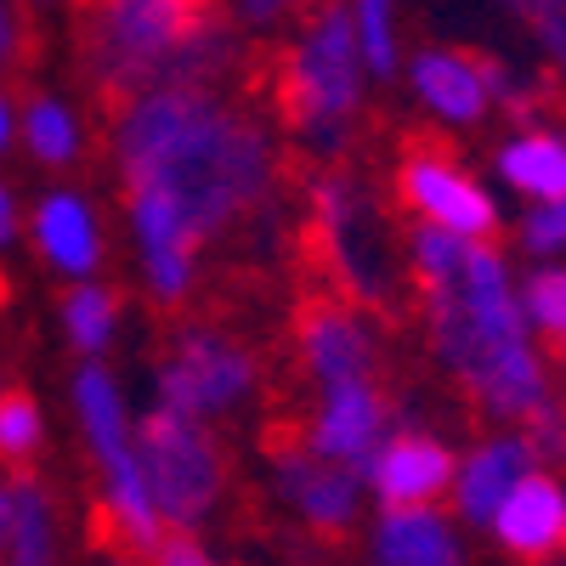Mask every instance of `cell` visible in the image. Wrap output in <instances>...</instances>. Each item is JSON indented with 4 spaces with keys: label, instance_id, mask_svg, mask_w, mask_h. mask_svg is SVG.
Segmentation results:
<instances>
[{
    "label": "cell",
    "instance_id": "11",
    "mask_svg": "<svg viewBox=\"0 0 566 566\" xmlns=\"http://www.w3.org/2000/svg\"><path fill=\"white\" fill-rule=\"evenodd\" d=\"M295 357L312 391H335L357 380H380V328L352 301H312L295 317Z\"/></svg>",
    "mask_w": 566,
    "mask_h": 566
},
{
    "label": "cell",
    "instance_id": "10",
    "mask_svg": "<svg viewBox=\"0 0 566 566\" xmlns=\"http://www.w3.org/2000/svg\"><path fill=\"white\" fill-rule=\"evenodd\" d=\"M29 250L52 272L63 290L74 283H97L108 266V221L97 199L74 181H57L29 205Z\"/></svg>",
    "mask_w": 566,
    "mask_h": 566
},
{
    "label": "cell",
    "instance_id": "4",
    "mask_svg": "<svg viewBox=\"0 0 566 566\" xmlns=\"http://www.w3.org/2000/svg\"><path fill=\"white\" fill-rule=\"evenodd\" d=\"M277 97H283V125L312 159H340L352 148L368 97V69L352 34V12L340 0H317L306 12L301 34L283 52Z\"/></svg>",
    "mask_w": 566,
    "mask_h": 566
},
{
    "label": "cell",
    "instance_id": "6",
    "mask_svg": "<svg viewBox=\"0 0 566 566\" xmlns=\"http://www.w3.org/2000/svg\"><path fill=\"white\" fill-rule=\"evenodd\" d=\"M148 391H154L148 408L199 419V424H227L261 397V357L227 323L187 317L165 335V352L154 357V374H148Z\"/></svg>",
    "mask_w": 566,
    "mask_h": 566
},
{
    "label": "cell",
    "instance_id": "35",
    "mask_svg": "<svg viewBox=\"0 0 566 566\" xmlns=\"http://www.w3.org/2000/svg\"><path fill=\"white\" fill-rule=\"evenodd\" d=\"M18 148V103H12V91L0 85V159H7Z\"/></svg>",
    "mask_w": 566,
    "mask_h": 566
},
{
    "label": "cell",
    "instance_id": "14",
    "mask_svg": "<svg viewBox=\"0 0 566 566\" xmlns=\"http://www.w3.org/2000/svg\"><path fill=\"white\" fill-rule=\"evenodd\" d=\"M538 464L527 431H488L476 437L464 453H459V470H453V488H448V510H453V522L470 533H488L493 527V515L504 510V499L522 488Z\"/></svg>",
    "mask_w": 566,
    "mask_h": 566
},
{
    "label": "cell",
    "instance_id": "16",
    "mask_svg": "<svg viewBox=\"0 0 566 566\" xmlns=\"http://www.w3.org/2000/svg\"><path fill=\"white\" fill-rule=\"evenodd\" d=\"M493 549L515 566H549L566 555V476L560 470H533V476L504 499V510L488 527Z\"/></svg>",
    "mask_w": 566,
    "mask_h": 566
},
{
    "label": "cell",
    "instance_id": "21",
    "mask_svg": "<svg viewBox=\"0 0 566 566\" xmlns=\"http://www.w3.org/2000/svg\"><path fill=\"white\" fill-rule=\"evenodd\" d=\"M493 176L527 205H560L566 199V130L522 125L493 148Z\"/></svg>",
    "mask_w": 566,
    "mask_h": 566
},
{
    "label": "cell",
    "instance_id": "34",
    "mask_svg": "<svg viewBox=\"0 0 566 566\" xmlns=\"http://www.w3.org/2000/svg\"><path fill=\"white\" fill-rule=\"evenodd\" d=\"M154 566H221V560L205 555L199 538H165V549L154 555Z\"/></svg>",
    "mask_w": 566,
    "mask_h": 566
},
{
    "label": "cell",
    "instance_id": "38",
    "mask_svg": "<svg viewBox=\"0 0 566 566\" xmlns=\"http://www.w3.org/2000/svg\"><path fill=\"white\" fill-rule=\"evenodd\" d=\"M555 368H560V374H566V335H560V340H555Z\"/></svg>",
    "mask_w": 566,
    "mask_h": 566
},
{
    "label": "cell",
    "instance_id": "7",
    "mask_svg": "<svg viewBox=\"0 0 566 566\" xmlns=\"http://www.w3.org/2000/svg\"><path fill=\"white\" fill-rule=\"evenodd\" d=\"M306 205H312L317 244L340 277V301H352V306L386 301L391 295V250H386V232H380V216H374L368 187L352 170L328 165L306 181Z\"/></svg>",
    "mask_w": 566,
    "mask_h": 566
},
{
    "label": "cell",
    "instance_id": "36",
    "mask_svg": "<svg viewBox=\"0 0 566 566\" xmlns=\"http://www.w3.org/2000/svg\"><path fill=\"white\" fill-rule=\"evenodd\" d=\"M7 522H12V499H7V476H0V549H7Z\"/></svg>",
    "mask_w": 566,
    "mask_h": 566
},
{
    "label": "cell",
    "instance_id": "19",
    "mask_svg": "<svg viewBox=\"0 0 566 566\" xmlns=\"http://www.w3.org/2000/svg\"><path fill=\"white\" fill-rule=\"evenodd\" d=\"M91 476H97V515H103V533L114 538V549L130 555V560H154L170 533L159 522V504L148 493V476H142L136 448L91 464Z\"/></svg>",
    "mask_w": 566,
    "mask_h": 566
},
{
    "label": "cell",
    "instance_id": "28",
    "mask_svg": "<svg viewBox=\"0 0 566 566\" xmlns=\"http://www.w3.org/2000/svg\"><path fill=\"white\" fill-rule=\"evenodd\" d=\"M515 250L533 266L544 261H566V199L560 205H527L515 221Z\"/></svg>",
    "mask_w": 566,
    "mask_h": 566
},
{
    "label": "cell",
    "instance_id": "12",
    "mask_svg": "<svg viewBox=\"0 0 566 566\" xmlns=\"http://www.w3.org/2000/svg\"><path fill=\"white\" fill-rule=\"evenodd\" d=\"M391 437H397V413H391V397L380 391V380L317 391V402L306 413V431H301V442L317 459L352 470V476H368V464L386 453Z\"/></svg>",
    "mask_w": 566,
    "mask_h": 566
},
{
    "label": "cell",
    "instance_id": "2",
    "mask_svg": "<svg viewBox=\"0 0 566 566\" xmlns=\"http://www.w3.org/2000/svg\"><path fill=\"white\" fill-rule=\"evenodd\" d=\"M424 352L476 402L488 431H522L555 402V368L522 317V272L499 244H470L464 266L419 290Z\"/></svg>",
    "mask_w": 566,
    "mask_h": 566
},
{
    "label": "cell",
    "instance_id": "29",
    "mask_svg": "<svg viewBox=\"0 0 566 566\" xmlns=\"http://www.w3.org/2000/svg\"><path fill=\"white\" fill-rule=\"evenodd\" d=\"M510 7H515V18L527 23L544 63L555 74H566V0H510Z\"/></svg>",
    "mask_w": 566,
    "mask_h": 566
},
{
    "label": "cell",
    "instance_id": "37",
    "mask_svg": "<svg viewBox=\"0 0 566 566\" xmlns=\"http://www.w3.org/2000/svg\"><path fill=\"white\" fill-rule=\"evenodd\" d=\"M97 566H142V560H130V555H119V549H114V555H103Z\"/></svg>",
    "mask_w": 566,
    "mask_h": 566
},
{
    "label": "cell",
    "instance_id": "27",
    "mask_svg": "<svg viewBox=\"0 0 566 566\" xmlns=\"http://www.w3.org/2000/svg\"><path fill=\"white\" fill-rule=\"evenodd\" d=\"M522 317L533 340H560L566 335V261H544L522 272Z\"/></svg>",
    "mask_w": 566,
    "mask_h": 566
},
{
    "label": "cell",
    "instance_id": "5",
    "mask_svg": "<svg viewBox=\"0 0 566 566\" xmlns=\"http://www.w3.org/2000/svg\"><path fill=\"white\" fill-rule=\"evenodd\" d=\"M136 459L148 493L159 504V522L170 538H205L232 493V459L216 437V424L181 419L165 408L136 413Z\"/></svg>",
    "mask_w": 566,
    "mask_h": 566
},
{
    "label": "cell",
    "instance_id": "9",
    "mask_svg": "<svg viewBox=\"0 0 566 566\" xmlns=\"http://www.w3.org/2000/svg\"><path fill=\"white\" fill-rule=\"evenodd\" d=\"M266 493L312 538H346L352 527H363V510H368L363 476L317 459L306 442L272 448V459H266Z\"/></svg>",
    "mask_w": 566,
    "mask_h": 566
},
{
    "label": "cell",
    "instance_id": "40",
    "mask_svg": "<svg viewBox=\"0 0 566 566\" xmlns=\"http://www.w3.org/2000/svg\"><path fill=\"white\" fill-rule=\"evenodd\" d=\"M549 566H566V555H560V560H549Z\"/></svg>",
    "mask_w": 566,
    "mask_h": 566
},
{
    "label": "cell",
    "instance_id": "32",
    "mask_svg": "<svg viewBox=\"0 0 566 566\" xmlns=\"http://www.w3.org/2000/svg\"><path fill=\"white\" fill-rule=\"evenodd\" d=\"M290 12H295V0H232V18L244 29H277Z\"/></svg>",
    "mask_w": 566,
    "mask_h": 566
},
{
    "label": "cell",
    "instance_id": "23",
    "mask_svg": "<svg viewBox=\"0 0 566 566\" xmlns=\"http://www.w3.org/2000/svg\"><path fill=\"white\" fill-rule=\"evenodd\" d=\"M18 148L40 165V170H74L91 148L85 136V119L69 97H52V91H40V97H29L18 108Z\"/></svg>",
    "mask_w": 566,
    "mask_h": 566
},
{
    "label": "cell",
    "instance_id": "15",
    "mask_svg": "<svg viewBox=\"0 0 566 566\" xmlns=\"http://www.w3.org/2000/svg\"><path fill=\"white\" fill-rule=\"evenodd\" d=\"M459 453L442 442V431H424V424H402L386 442V453L368 464V504L374 510H424V504H448Z\"/></svg>",
    "mask_w": 566,
    "mask_h": 566
},
{
    "label": "cell",
    "instance_id": "33",
    "mask_svg": "<svg viewBox=\"0 0 566 566\" xmlns=\"http://www.w3.org/2000/svg\"><path fill=\"white\" fill-rule=\"evenodd\" d=\"M18 57H23V18H18L12 0H0V74H7Z\"/></svg>",
    "mask_w": 566,
    "mask_h": 566
},
{
    "label": "cell",
    "instance_id": "24",
    "mask_svg": "<svg viewBox=\"0 0 566 566\" xmlns=\"http://www.w3.org/2000/svg\"><path fill=\"white\" fill-rule=\"evenodd\" d=\"M57 328H63V346L80 363H108V352L119 346V328H125V301L114 283H74L57 301Z\"/></svg>",
    "mask_w": 566,
    "mask_h": 566
},
{
    "label": "cell",
    "instance_id": "17",
    "mask_svg": "<svg viewBox=\"0 0 566 566\" xmlns=\"http://www.w3.org/2000/svg\"><path fill=\"white\" fill-rule=\"evenodd\" d=\"M368 566H470V538L448 504L424 510H374L363 533Z\"/></svg>",
    "mask_w": 566,
    "mask_h": 566
},
{
    "label": "cell",
    "instance_id": "18",
    "mask_svg": "<svg viewBox=\"0 0 566 566\" xmlns=\"http://www.w3.org/2000/svg\"><path fill=\"white\" fill-rule=\"evenodd\" d=\"M408 91L413 103L431 114L448 130H476L493 114L488 97V80H482V57L476 52H459V45H424V52L408 57Z\"/></svg>",
    "mask_w": 566,
    "mask_h": 566
},
{
    "label": "cell",
    "instance_id": "1",
    "mask_svg": "<svg viewBox=\"0 0 566 566\" xmlns=\"http://www.w3.org/2000/svg\"><path fill=\"white\" fill-rule=\"evenodd\" d=\"M108 154L119 193L165 205L210 250L277 193V136L210 85H154L114 108Z\"/></svg>",
    "mask_w": 566,
    "mask_h": 566
},
{
    "label": "cell",
    "instance_id": "26",
    "mask_svg": "<svg viewBox=\"0 0 566 566\" xmlns=\"http://www.w3.org/2000/svg\"><path fill=\"white\" fill-rule=\"evenodd\" d=\"M352 34L368 80H397L402 74V45H397V0H346Z\"/></svg>",
    "mask_w": 566,
    "mask_h": 566
},
{
    "label": "cell",
    "instance_id": "3",
    "mask_svg": "<svg viewBox=\"0 0 566 566\" xmlns=\"http://www.w3.org/2000/svg\"><path fill=\"white\" fill-rule=\"evenodd\" d=\"M244 45L216 0H85L80 63L114 103L154 85H210L239 69Z\"/></svg>",
    "mask_w": 566,
    "mask_h": 566
},
{
    "label": "cell",
    "instance_id": "13",
    "mask_svg": "<svg viewBox=\"0 0 566 566\" xmlns=\"http://www.w3.org/2000/svg\"><path fill=\"white\" fill-rule=\"evenodd\" d=\"M125 244H130V266H136L142 295H148L154 306L176 312V306L193 301L199 272H205V261H199L205 244L165 205L125 193Z\"/></svg>",
    "mask_w": 566,
    "mask_h": 566
},
{
    "label": "cell",
    "instance_id": "8",
    "mask_svg": "<svg viewBox=\"0 0 566 566\" xmlns=\"http://www.w3.org/2000/svg\"><path fill=\"white\" fill-rule=\"evenodd\" d=\"M397 199L419 227H442L470 244H499L504 210L482 176H470L442 148H408L397 159Z\"/></svg>",
    "mask_w": 566,
    "mask_h": 566
},
{
    "label": "cell",
    "instance_id": "30",
    "mask_svg": "<svg viewBox=\"0 0 566 566\" xmlns=\"http://www.w3.org/2000/svg\"><path fill=\"white\" fill-rule=\"evenodd\" d=\"M527 442H533V453H538V464L544 470H560V459H566V408L560 402H549L544 413H533L527 424Z\"/></svg>",
    "mask_w": 566,
    "mask_h": 566
},
{
    "label": "cell",
    "instance_id": "22",
    "mask_svg": "<svg viewBox=\"0 0 566 566\" xmlns=\"http://www.w3.org/2000/svg\"><path fill=\"white\" fill-rule=\"evenodd\" d=\"M12 522H7V549L0 566H63V504L34 470L7 476Z\"/></svg>",
    "mask_w": 566,
    "mask_h": 566
},
{
    "label": "cell",
    "instance_id": "20",
    "mask_svg": "<svg viewBox=\"0 0 566 566\" xmlns=\"http://www.w3.org/2000/svg\"><path fill=\"white\" fill-rule=\"evenodd\" d=\"M69 413L91 464H103L125 448H136V408L125 397V380L114 363H80L69 374Z\"/></svg>",
    "mask_w": 566,
    "mask_h": 566
},
{
    "label": "cell",
    "instance_id": "25",
    "mask_svg": "<svg viewBox=\"0 0 566 566\" xmlns=\"http://www.w3.org/2000/svg\"><path fill=\"white\" fill-rule=\"evenodd\" d=\"M45 442H52V419H45L40 397L12 386L0 397V476H23L40 464Z\"/></svg>",
    "mask_w": 566,
    "mask_h": 566
},
{
    "label": "cell",
    "instance_id": "31",
    "mask_svg": "<svg viewBox=\"0 0 566 566\" xmlns=\"http://www.w3.org/2000/svg\"><path fill=\"white\" fill-rule=\"evenodd\" d=\"M18 244H29V210L18 199V187L0 176V255H12Z\"/></svg>",
    "mask_w": 566,
    "mask_h": 566
},
{
    "label": "cell",
    "instance_id": "39",
    "mask_svg": "<svg viewBox=\"0 0 566 566\" xmlns=\"http://www.w3.org/2000/svg\"><path fill=\"white\" fill-rule=\"evenodd\" d=\"M12 391V374H7V363H0V397H7Z\"/></svg>",
    "mask_w": 566,
    "mask_h": 566
}]
</instances>
